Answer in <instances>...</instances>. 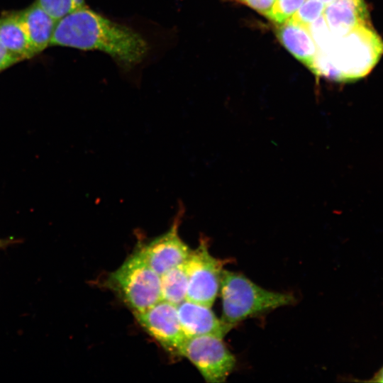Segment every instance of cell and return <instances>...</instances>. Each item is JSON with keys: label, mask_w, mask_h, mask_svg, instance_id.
Returning a JSON list of instances; mask_svg holds the SVG:
<instances>
[{"label": "cell", "mask_w": 383, "mask_h": 383, "mask_svg": "<svg viewBox=\"0 0 383 383\" xmlns=\"http://www.w3.org/2000/svg\"><path fill=\"white\" fill-rule=\"evenodd\" d=\"M50 45L102 51L124 67L141 62L148 50L138 33L85 5L57 20Z\"/></svg>", "instance_id": "6da1fadb"}, {"label": "cell", "mask_w": 383, "mask_h": 383, "mask_svg": "<svg viewBox=\"0 0 383 383\" xmlns=\"http://www.w3.org/2000/svg\"><path fill=\"white\" fill-rule=\"evenodd\" d=\"M220 292L221 321L229 331L246 318L294 303V296L265 289L245 275L223 270Z\"/></svg>", "instance_id": "7a4b0ae2"}, {"label": "cell", "mask_w": 383, "mask_h": 383, "mask_svg": "<svg viewBox=\"0 0 383 383\" xmlns=\"http://www.w3.org/2000/svg\"><path fill=\"white\" fill-rule=\"evenodd\" d=\"M339 71L342 82L366 76L383 54V41L370 23L334 38L325 53Z\"/></svg>", "instance_id": "3957f363"}, {"label": "cell", "mask_w": 383, "mask_h": 383, "mask_svg": "<svg viewBox=\"0 0 383 383\" xmlns=\"http://www.w3.org/2000/svg\"><path fill=\"white\" fill-rule=\"evenodd\" d=\"M107 285L133 313L143 311L161 300L160 276L137 251L109 274Z\"/></svg>", "instance_id": "277c9868"}, {"label": "cell", "mask_w": 383, "mask_h": 383, "mask_svg": "<svg viewBox=\"0 0 383 383\" xmlns=\"http://www.w3.org/2000/svg\"><path fill=\"white\" fill-rule=\"evenodd\" d=\"M179 355L187 358L210 383L225 382L236 362L223 338L214 335L186 338Z\"/></svg>", "instance_id": "5b68a950"}, {"label": "cell", "mask_w": 383, "mask_h": 383, "mask_svg": "<svg viewBox=\"0 0 383 383\" xmlns=\"http://www.w3.org/2000/svg\"><path fill=\"white\" fill-rule=\"evenodd\" d=\"M222 265L221 260L210 254L205 240L191 250L186 261L187 299L211 307L220 291Z\"/></svg>", "instance_id": "8992f818"}, {"label": "cell", "mask_w": 383, "mask_h": 383, "mask_svg": "<svg viewBox=\"0 0 383 383\" xmlns=\"http://www.w3.org/2000/svg\"><path fill=\"white\" fill-rule=\"evenodd\" d=\"M140 325L165 350L179 355L186 339L177 306L160 300L148 309L133 313Z\"/></svg>", "instance_id": "52a82bcc"}, {"label": "cell", "mask_w": 383, "mask_h": 383, "mask_svg": "<svg viewBox=\"0 0 383 383\" xmlns=\"http://www.w3.org/2000/svg\"><path fill=\"white\" fill-rule=\"evenodd\" d=\"M178 219L165 233L141 245L136 250L160 276L187 261L191 249L178 233Z\"/></svg>", "instance_id": "ba28073f"}, {"label": "cell", "mask_w": 383, "mask_h": 383, "mask_svg": "<svg viewBox=\"0 0 383 383\" xmlns=\"http://www.w3.org/2000/svg\"><path fill=\"white\" fill-rule=\"evenodd\" d=\"M179 320L187 338L214 335L223 338L229 330L211 307L184 300L177 306Z\"/></svg>", "instance_id": "9c48e42d"}, {"label": "cell", "mask_w": 383, "mask_h": 383, "mask_svg": "<svg viewBox=\"0 0 383 383\" xmlns=\"http://www.w3.org/2000/svg\"><path fill=\"white\" fill-rule=\"evenodd\" d=\"M323 16L331 33L335 38L370 23L363 0H333L326 5Z\"/></svg>", "instance_id": "30bf717a"}, {"label": "cell", "mask_w": 383, "mask_h": 383, "mask_svg": "<svg viewBox=\"0 0 383 383\" xmlns=\"http://www.w3.org/2000/svg\"><path fill=\"white\" fill-rule=\"evenodd\" d=\"M276 33L290 53L313 72L318 48L309 28L290 18L279 24Z\"/></svg>", "instance_id": "8fae6325"}, {"label": "cell", "mask_w": 383, "mask_h": 383, "mask_svg": "<svg viewBox=\"0 0 383 383\" xmlns=\"http://www.w3.org/2000/svg\"><path fill=\"white\" fill-rule=\"evenodd\" d=\"M21 19L35 55L50 45L57 20L38 4L37 0L19 11Z\"/></svg>", "instance_id": "7c38bea8"}, {"label": "cell", "mask_w": 383, "mask_h": 383, "mask_svg": "<svg viewBox=\"0 0 383 383\" xmlns=\"http://www.w3.org/2000/svg\"><path fill=\"white\" fill-rule=\"evenodd\" d=\"M0 44L21 60L35 55L31 48L19 11H6L0 16Z\"/></svg>", "instance_id": "4fadbf2b"}, {"label": "cell", "mask_w": 383, "mask_h": 383, "mask_svg": "<svg viewBox=\"0 0 383 383\" xmlns=\"http://www.w3.org/2000/svg\"><path fill=\"white\" fill-rule=\"evenodd\" d=\"M187 286L185 262L160 275L161 300L178 306L187 299Z\"/></svg>", "instance_id": "5bb4252c"}, {"label": "cell", "mask_w": 383, "mask_h": 383, "mask_svg": "<svg viewBox=\"0 0 383 383\" xmlns=\"http://www.w3.org/2000/svg\"><path fill=\"white\" fill-rule=\"evenodd\" d=\"M325 7L326 5L319 0H306L291 18L309 27L323 14Z\"/></svg>", "instance_id": "9a60e30c"}, {"label": "cell", "mask_w": 383, "mask_h": 383, "mask_svg": "<svg viewBox=\"0 0 383 383\" xmlns=\"http://www.w3.org/2000/svg\"><path fill=\"white\" fill-rule=\"evenodd\" d=\"M37 1L56 20L84 6V0H37Z\"/></svg>", "instance_id": "2e32d148"}, {"label": "cell", "mask_w": 383, "mask_h": 383, "mask_svg": "<svg viewBox=\"0 0 383 383\" xmlns=\"http://www.w3.org/2000/svg\"><path fill=\"white\" fill-rule=\"evenodd\" d=\"M304 1L305 0H275L267 18L281 24L292 18Z\"/></svg>", "instance_id": "e0dca14e"}, {"label": "cell", "mask_w": 383, "mask_h": 383, "mask_svg": "<svg viewBox=\"0 0 383 383\" xmlns=\"http://www.w3.org/2000/svg\"><path fill=\"white\" fill-rule=\"evenodd\" d=\"M259 13L269 16L275 0H240Z\"/></svg>", "instance_id": "ac0fdd59"}, {"label": "cell", "mask_w": 383, "mask_h": 383, "mask_svg": "<svg viewBox=\"0 0 383 383\" xmlns=\"http://www.w3.org/2000/svg\"><path fill=\"white\" fill-rule=\"evenodd\" d=\"M21 61V59L10 53L0 44V72Z\"/></svg>", "instance_id": "d6986e66"}, {"label": "cell", "mask_w": 383, "mask_h": 383, "mask_svg": "<svg viewBox=\"0 0 383 383\" xmlns=\"http://www.w3.org/2000/svg\"><path fill=\"white\" fill-rule=\"evenodd\" d=\"M370 382H383V367L374 375Z\"/></svg>", "instance_id": "ffe728a7"}, {"label": "cell", "mask_w": 383, "mask_h": 383, "mask_svg": "<svg viewBox=\"0 0 383 383\" xmlns=\"http://www.w3.org/2000/svg\"><path fill=\"white\" fill-rule=\"evenodd\" d=\"M321 2H323L325 5H327L328 4L331 3L333 0H319Z\"/></svg>", "instance_id": "44dd1931"}]
</instances>
